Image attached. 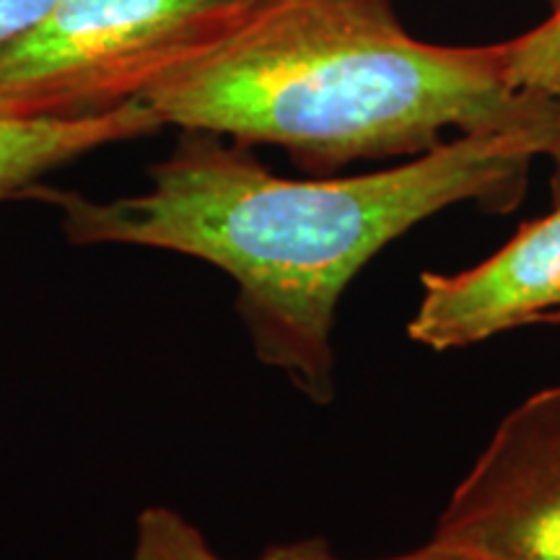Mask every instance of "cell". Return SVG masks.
<instances>
[{"mask_svg":"<svg viewBox=\"0 0 560 560\" xmlns=\"http://www.w3.org/2000/svg\"><path fill=\"white\" fill-rule=\"evenodd\" d=\"M556 122L467 132L392 170L289 179L247 145L185 130L149 170L143 192L112 200L52 192L70 244L177 252L234 278L236 314L255 355L306 400L330 405L342 293L380 252L459 202L506 213Z\"/></svg>","mask_w":560,"mask_h":560,"instance_id":"1","label":"cell"},{"mask_svg":"<svg viewBox=\"0 0 560 560\" xmlns=\"http://www.w3.org/2000/svg\"><path fill=\"white\" fill-rule=\"evenodd\" d=\"M140 102L164 128L278 145L317 170L420 156L446 130L540 128L560 112L511 86L503 45H425L384 0H257Z\"/></svg>","mask_w":560,"mask_h":560,"instance_id":"2","label":"cell"},{"mask_svg":"<svg viewBox=\"0 0 560 560\" xmlns=\"http://www.w3.org/2000/svg\"><path fill=\"white\" fill-rule=\"evenodd\" d=\"M255 3L58 0L0 50V117H83L140 102Z\"/></svg>","mask_w":560,"mask_h":560,"instance_id":"3","label":"cell"},{"mask_svg":"<svg viewBox=\"0 0 560 560\" xmlns=\"http://www.w3.org/2000/svg\"><path fill=\"white\" fill-rule=\"evenodd\" d=\"M429 542L465 560H560V384L499 420Z\"/></svg>","mask_w":560,"mask_h":560,"instance_id":"4","label":"cell"},{"mask_svg":"<svg viewBox=\"0 0 560 560\" xmlns=\"http://www.w3.org/2000/svg\"><path fill=\"white\" fill-rule=\"evenodd\" d=\"M560 312V195L499 252L467 270L423 272L408 338L431 350L478 346Z\"/></svg>","mask_w":560,"mask_h":560,"instance_id":"5","label":"cell"},{"mask_svg":"<svg viewBox=\"0 0 560 560\" xmlns=\"http://www.w3.org/2000/svg\"><path fill=\"white\" fill-rule=\"evenodd\" d=\"M161 128L156 112L143 102L83 117H0V200L39 192V182L70 161Z\"/></svg>","mask_w":560,"mask_h":560,"instance_id":"6","label":"cell"},{"mask_svg":"<svg viewBox=\"0 0 560 560\" xmlns=\"http://www.w3.org/2000/svg\"><path fill=\"white\" fill-rule=\"evenodd\" d=\"M540 26L503 45V70L516 91L560 104V0Z\"/></svg>","mask_w":560,"mask_h":560,"instance_id":"7","label":"cell"},{"mask_svg":"<svg viewBox=\"0 0 560 560\" xmlns=\"http://www.w3.org/2000/svg\"><path fill=\"white\" fill-rule=\"evenodd\" d=\"M130 560H226L206 535L170 506H145L136 520Z\"/></svg>","mask_w":560,"mask_h":560,"instance_id":"8","label":"cell"},{"mask_svg":"<svg viewBox=\"0 0 560 560\" xmlns=\"http://www.w3.org/2000/svg\"><path fill=\"white\" fill-rule=\"evenodd\" d=\"M257 560H342V558L335 556L332 548L325 540H319V537H310V540L272 545V548L265 550ZM384 560H465V558L441 550L433 542H425L423 548L405 552V556H397V558H384Z\"/></svg>","mask_w":560,"mask_h":560,"instance_id":"9","label":"cell"},{"mask_svg":"<svg viewBox=\"0 0 560 560\" xmlns=\"http://www.w3.org/2000/svg\"><path fill=\"white\" fill-rule=\"evenodd\" d=\"M58 0H0V50L26 37Z\"/></svg>","mask_w":560,"mask_h":560,"instance_id":"10","label":"cell"},{"mask_svg":"<svg viewBox=\"0 0 560 560\" xmlns=\"http://www.w3.org/2000/svg\"><path fill=\"white\" fill-rule=\"evenodd\" d=\"M545 156L552 161V187H556V198L560 195V112L556 120V132H552V140L545 151Z\"/></svg>","mask_w":560,"mask_h":560,"instance_id":"11","label":"cell"},{"mask_svg":"<svg viewBox=\"0 0 560 560\" xmlns=\"http://www.w3.org/2000/svg\"><path fill=\"white\" fill-rule=\"evenodd\" d=\"M542 325H556V327H560V312H556V314H550L548 319L542 322Z\"/></svg>","mask_w":560,"mask_h":560,"instance_id":"12","label":"cell"}]
</instances>
